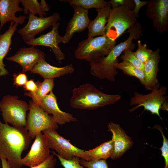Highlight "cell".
<instances>
[{
	"label": "cell",
	"mask_w": 168,
	"mask_h": 168,
	"mask_svg": "<svg viewBox=\"0 0 168 168\" xmlns=\"http://www.w3.org/2000/svg\"><path fill=\"white\" fill-rule=\"evenodd\" d=\"M31 140L26 127H15L0 120V160L6 159L11 168H21L22 153L29 147Z\"/></svg>",
	"instance_id": "cell-1"
},
{
	"label": "cell",
	"mask_w": 168,
	"mask_h": 168,
	"mask_svg": "<svg viewBox=\"0 0 168 168\" xmlns=\"http://www.w3.org/2000/svg\"><path fill=\"white\" fill-rule=\"evenodd\" d=\"M142 26L137 22L126 32L129 33L128 39L117 45H115L106 56L90 62V71L91 74L100 79H107L111 82L115 81V77L118 72L114 68L118 63V57L127 49L132 50L135 47L133 40L139 39L142 35Z\"/></svg>",
	"instance_id": "cell-2"
},
{
	"label": "cell",
	"mask_w": 168,
	"mask_h": 168,
	"mask_svg": "<svg viewBox=\"0 0 168 168\" xmlns=\"http://www.w3.org/2000/svg\"><path fill=\"white\" fill-rule=\"evenodd\" d=\"M72 93L69 100L71 107L80 109H97L114 104L121 98L119 95L104 93L90 83L75 87L72 91Z\"/></svg>",
	"instance_id": "cell-3"
},
{
	"label": "cell",
	"mask_w": 168,
	"mask_h": 168,
	"mask_svg": "<svg viewBox=\"0 0 168 168\" xmlns=\"http://www.w3.org/2000/svg\"><path fill=\"white\" fill-rule=\"evenodd\" d=\"M106 35L88 37L80 42L74 54L78 59L91 62L107 56L116 45Z\"/></svg>",
	"instance_id": "cell-4"
},
{
	"label": "cell",
	"mask_w": 168,
	"mask_h": 168,
	"mask_svg": "<svg viewBox=\"0 0 168 168\" xmlns=\"http://www.w3.org/2000/svg\"><path fill=\"white\" fill-rule=\"evenodd\" d=\"M133 11L125 6L112 8L105 28L106 35L115 41L127 30L137 22Z\"/></svg>",
	"instance_id": "cell-5"
},
{
	"label": "cell",
	"mask_w": 168,
	"mask_h": 168,
	"mask_svg": "<svg viewBox=\"0 0 168 168\" xmlns=\"http://www.w3.org/2000/svg\"><path fill=\"white\" fill-rule=\"evenodd\" d=\"M16 96L7 95L0 101V110L5 123L16 128L26 127L27 111L29 104Z\"/></svg>",
	"instance_id": "cell-6"
},
{
	"label": "cell",
	"mask_w": 168,
	"mask_h": 168,
	"mask_svg": "<svg viewBox=\"0 0 168 168\" xmlns=\"http://www.w3.org/2000/svg\"><path fill=\"white\" fill-rule=\"evenodd\" d=\"M42 132L46 138L50 149L55 150L57 155L62 158L69 160L73 157H77L86 161H90L85 153V151L73 145L69 140L60 135L56 129L50 128Z\"/></svg>",
	"instance_id": "cell-7"
},
{
	"label": "cell",
	"mask_w": 168,
	"mask_h": 168,
	"mask_svg": "<svg viewBox=\"0 0 168 168\" xmlns=\"http://www.w3.org/2000/svg\"><path fill=\"white\" fill-rule=\"evenodd\" d=\"M167 88L165 86L160 87L159 83L154 86L150 93L143 95L138 92H135L131 98L130 105H135L129 111L132 112L138 108L143 106L144 111L147 110L152 114H155L162 119L159 110L162 104L167 100L165 96Z\"/></svg>",
	"instance_id": "cell-8"
},
{
	"label": "cell",
	"mask_w": 168,
	"mask_h": 168,
	"mask_svg": "<svg viewBox=\"0 0 168 168\" xmlns=\"http://www.w3.org/2000/svg\"><path fill=\"white\" fill-rule=\"evenodd\" d=\"M29 112L27 116L26 128L32 139L36 135L48 128H58V124L40 106L32 100L29 102Z\"/></svg>",
	"instance_id": "cell-9"
},
{
	"label": "cell",
	"mask_w": 168,
	"mask_h": 168,
	"mask_svg": "<svg viewBox=\"0 0 168 168\" xmlns=\"http://www.w3.org/2000/svg\"><path fill=\"white\" fill-rule=\"evenodd\" d=\"M28 20L27 24L17 31L26 43L35 39L36 35L58 22L61 18L58 12L43 17L29 14Z\"/></svg>",
	"instance_id": "cell-10"
},
{
	"label": "cell",
	"mask_w": 168,
	"mask_h": 168,
	"mask_svg": "<svg viewBox=\"0 0 168 168\" xmlns=\"http://www.w3.org/2000/svg\"><path fill=\"white\" fill-rule=\"evenodd\" d=\"M50 149L45 136L40 133L35 136L30 151L21 158L20 163L30 168L38 165L50 157Z\"/></svg>",
	"instance_id": "cell-11"
},
{
	"label": "cell",
	"mask_w": 168,
	"mask_h": 168,
	"mask_svg": "<svg viewBox=\"0 0 168 168\" xmlns=\"http://www.w3.org/2000/svg\"><path fill=\"white\" fill-rule=\"evenodd\" d=\"M146 15L153 22V26L159 33L168 31V0H150L147 4Z\"/></svg>",
	"instance_id": "cell-12"
},
{
	"label": "cell",
	"mask_w": 168,
	"mask_h": 168,
	"mask_svg": "<svg viewBox=\"0 0 168 168\" xmlns=\"http://www.w3.org/2000/svg\"><path fill=\"white\" fill-rule=\"evenodd\" d=\"M8 60L19 64L22 68V72L30 71L40 61L45 59V54L43 51L34 46H23L19 49L13 55L6 57Z\"/></svg>",
	"instance_id": "cell-13"
},
{
	"label": "cell",
	"mask_w": 168,
	"mask_h": 168,
	"mask_svg": "<svg viewBox=\"0 0 168 168\" xmlns=\"http://www.w3.org/2000/svg\"><path fill=\"white\" fill-rule=\"evenodd\" d=\"M59 23H56L52 26L49 32L35 38L26 44L34 47L39 45L50 47L57 61L61 63L62 61L65 58V55L59 46V44L62 42V36L59 34Z\"/></svg>",
	"instance_id": "cell-14"
},
{
	"label": "cell",
	"mask_w": 168,
	"mask_h": 168,
	"mask_svg": "<svg viewBox=\"0 0 168 168\" xmlns=\"http://www.w3.org/2000/svg\"><path fill=\"white\" fill-rule=\"evenodd\" d=\"M73 15L68 23L64 35L62 36V43L68 44L76 33L84 30L88 28L91 20L88 16V10L82 7L73 5Z\"/></svg>",
	"instance_id": "cell-15"
},
{
	"label": "cell",
	"mask_w": 168,
	"mask_h": 168,
	"mask_svg": "<svg viewBox=\"0 0 168 168\" xmlns=\"http://www.w3.org/2000/svg\"><path fill=\"white\" fill-rule=\"evenodd\" d=\"M107 127L112 133L113 142V150L110 158L118 159L131 147L133 142L118 124L111 122L108 123Z\"/></svg>",
	"instance_id": "cell-16"
},
{
	"label": "cell",
	"mask_w": 168,
	"mask_h": 168,
	"mask_svg": "<svg viewBox=\"0 0 168 168\" xmlns=\"http://www.w3.org/2000/svg\"><path fill=\"white\" fill-rule=\"evenodd\" d=\"M40 106L47 113L52 115L53 120L58 124L63 125L67 123L77 121L72 114L60 109L58 105L56 96L52 91L44 97Z\"/></svg>",
	"instance_id": "cell-17"
},
{
	"label": "cell",
	"mask_w": 168,
	"mask_h": 168,
	"mask_svg": "<svg viewBox=\"0 0 168 168\" xmlns=\"http://www.w3.org/2000/svg\"><path fill=\"white\" fill-rule=\"evenodd\" d=\"M20 3V0H0V31L8 21H13L20 25L24 22L27 16L15 15L16 12L23 11V8L19 6Z\"/></svg>",
	"instance_id": "cell-18"
},
{
	"label": "cell",
	"mask_w": 168,
	"mask_h": 168,
	"mask_svg": "<svg viewBox=\"0 0 168 168\" xmlns=\"http://www.w3.org/2000/svg\"><path fill=\"white\" fill-rule=\"evenodd\" d=\"M74 67L71 63L61 67L50 65L45 60H43L36 64L30 71L33 74H38L44 79H53L72 73Z\"/></svg>",
	"instance_id": "cell-19"
},
{
	"label": "cell",
	"mask_w": 168,
	"mask_h": 168,
	"mask_svg": "<svg viewBox=\"0 0 168 168\" xmlns=\"http://www.w3.org/2000/svg\"><path fill=\"white\" fill-rule=\"evenodd\" d=\"M160 52L159 48L153 51L149 59L144 63L143 71L145 78V87L147 90L152 91L158 83L157 77L159 70L158 64L161 58Z\"/></svg>",
	"instance_id": "cell-20"
},
{
	"label": "cell",
	"mask_w": 168,
	"mask_h": 168,
	"mask_svg": "<svg viewBox=\"0 0 168 168\" xmlns=\"http://www.w3.org/2000/svg\"><path fill=\"white\" fill-rule=\"evenodd\" d=\"M111 8V4L108 2V4L105 6L96 9L97 16L94 20L91 21L88 27V37L105 35V26Z\"/></svg>",
	"instance_id": "cell-21"
},
{
	"label": "cell",
	"mask_w": 168,
	"mask_h": 168,
	"mask_svg": "<svg viewBox=\"0 0 168 168\" xmlns=\"http://www.w3.org/2000/svg\"><path fill=\"white\" fill-rule=\"evenodd\" d=\"M19 24L11 21L7 30L2 34H0V77L7 75L9 72L5 68L3 59L8 52L12 43V37Z\"/></svg>",
	"instance_id": "cell-22"
},
{
	"label": "cell",
	"mask_w": 168,
	"mask_h": 168,
	"mask_svg": "<svg viewBox=\"0 0 168 168\" xmlns=\"http://www.w3.org/2000/svg\"><path fill=\"white\" fill-rule=\"evenodd\" d=\"M35 83L37 86L36 92L34 93L26 92L25 95L31 97L35 103L40 106L44 97L52 91L54 82L53 79H44L42 82L38 81Z\"/></svg>",
	"instance_id": "cell-23"
},
{
	"label": "cell",
	"mask_w": 168,
	"mask_h": 168,
	"mask_svg": "<svg viewBox=\"0 0 168 168\" xmlns=\"http://www.w3.org/2000/svg\"><path fill=\"white\" fill-rule=\"evenodd\" d=\"M113 150V142L111 140L104 142L95 148L85 151V153L90 161L106 160L110 157Z\"/></svg>",
	"instance_id": "cell-24"
},
{
	"label": "cell",
	"mask_w": 168,
	"mask_h": 168,
	"mask_svg": "<svg viewBox=\"0 0 168 168\" xmlns=\"http://www.w3.org/2000/svg\"><path fill=\"white\" fill-rule=\"evenodd\" d=\"M114 68L116 69H119L122 70L124 74L126 75L137 78L141 83L145 86V75L142 69L124 61L116 64Z\"/></svg>",
	"instance_id": "cell-25"
},
{
	"label": "cell",
	"mask_w": 168,
	"mask_h": 168,
	"mask_svg": "<svg viewBox=\"0 0 168 168\" xmlns=\"http://www.w3.org/2000/svg\"><path fill=\"white\" fill-rule=\"evenodd\" d=\"M59 1L68 2L71 6H79L87 10L91 8H100L105 6L108 3V1L104 0H66Z\"/></svg>",
	"instance_id": "cell-26"
},
{
	"label": "cell",
	"mask_w": 168,
	"mask_h": 168,
	"mask_svg": "<svg viewBox=\"0 0 168 168\" xmlns=\"http://www.w3.org/2000/svg\"><path fill=\"white\" fill-rule=\"evenodd\" d=\"M24 7L23 12L25 14L29 13L34 16L38 14L40 17H44L47 14L42 8L40 2L37 0H20Z\"/></svg>",
	"instance_id": "cell-27"
},
{
	"label": "cell",
	"mask_w": 168,
	"mask_h": 168,
	"mask_svg": "<svg viewBox=\"0 0 168 168\" xmlns=\"http://www.w3.org/2000/svg\"><path fill=\"white\" fill-rule=\"evenodd\" d=\"M132 50L129 48L125 49L124 51V54L120 57V58L123 61L127 62L143 70L144 64L136 57Z\"/></svg>",
	"instance_id": "cell-28"
},
{
	"label": "cell",
	"mask_w": 168,
	"mask_h": 168,
	"mask_svg": "<svg viewBox=\"0 0 168 168\" xmlns=\"http://www.w3.org/2000/svg\"><path fill=\"white\" fill-rule=\"evenodd\" d=\"M138 48L136 51L134 52L136 57L144 64L149 59L153 51L147 48L146 44H142L141 41L137 42Z\"/></svg>",
	"instance_id": "cell-29"
},
{
	"label": "cell",
	"mask_w": 168,
	"mask_h": 168,
	"mask_svg": "<svg viewBox=\"0 0 168 168\" xmlns=\"http://www.w3.org/2000/svg\"><path fill=\"white\" fill-rule=\"evenodd\" d=\"M52 152L53 154L58 158L61 165L64 168H86L80 164V158L78 157H73L70 160H66L59 156L55 152L53 151Z\"/></svg>",
	"instance_id": "cell-30"
},
{
	"label": "cell",
	"mask_w": 168,
	"mask_h": 168,
	"mask_svg": "<svg viewBox=\"0 0 168 168\" xmlns=\"http://www.w3.org/2000/svg\"><path fill=\"white\" fill-rule=\"evenodd\" d=\"M154 127L160 131L162 136L163 144L160 149L161 151V155L164 159L165 165L164 168H168V140L165 137L161 126L156 125Z\"/></svg>",
	"instance_id": "cell-31"
},
{
	"label": "cell",
	"mask_w": 168,
	"mask_h": 168,
	"mask_svg": "<svg viewBox=\"0 0 168 168\" xmlns=\"http://www.w3.org/2000/svg\"><path fill=\"white\" fill-rule=\"evenodd\" d=\"M79 163L86 168H109L108 164L105 160L88 161L80 159Z\"/></svg>",
	"instance_id": "cell-32"
},
{
	"label": "cell",
	"mask_w": 168,
	"mask_h": 168,
	"mask_svg": "<svg viewBox=\"0 0 168 168\" xmlns=\"http://www.w3.org/2000/svg\"><path fill=\"white\" fill-rule=\"evenodd\" d=\"M108 2L111 4L112 8L123 6L128 7L132 11L134 8L133 0H111Z\"/></svg>",
	"instance_id": "cell-33"
},
{
	"label": "cell",
	"mask_w": 168,
	"mask_h": 168,
	"mask_svg": "<svg viewBox=\"0 0 168 168\" xmlns=\"http://www.w3.org/2000/svg\"><path fill=\"white\" fill-rule=\"evenodd\" d=\"M13 77V85L16 87L23 86L28 81L27 77L25 73H14Z\"/></svg>",
	"instance_id": "cell-34"
},
{
	"label": "cell",
	"mask_w": 168,
	"mask_h": 168,
	"mask_svg": "<svg viewBox=\"0 0 168 168\" xmlns=\"http://www.w3.org/2000/svg\"><path fill=\"white\" fill-rule=\"evenodd\" d=\"M56 163V157L52 154L47 160L41 164L31 168H55Z\"/></svg>",
	"instance_id": "cell-35"
},
{
	"label": "cell",
	"mask_w": 168,
	"mask_h": 168,
	"mask_svg": "<svg viewBox=\"0 0 168 168\" xmlns=\"http://www.w3.org/2000/svg\"><path fill=\"white\" fill-rule=\"evenodd\" d=\"M23 88L25 91H29L31 93H34L37 90V86L35 82L33 79L27 81L23 86Z\"/></svg>",
	"instance_id": "cell-36"
},
{
	"label": "cell",
	"mask_w": 168,
	"mask_h": 168,
	"mask_svg": "<svg viewBox=\"0 0 168 168\" xmlns=\"http://www.w3.org/2000/svg\"><path fill=\"white\" fill-rule=\"evenodd\" d=\"M135 4L134 8L133 11L135 15L137 18L139 16L138 12L140 9L142 7L147 5L148 1H141L140 0H133Z\"/></svg>",
	"instance_id": "cell-37"
},
{
	"label": "cell",
	"mask_w": 168,
	"mask_h": 168,
	"mask_svg": "<svg viewBox=\"0 0 168 168\" xmlns=\"http://www.w3.org/2000/svg\"><path fill=\"white\" fill-rule=\"evenodd\" d=\"M43 11L46 12L49 10V7L44 0H41L40 2Z\"/></svg>",
	"instance_id": "cell-38"
},
{
	"label": "cell",
	"mask_w": 168,
	"mask_h": 168,
	"mask_svg": "<svg viewBox=\"0 0 168 168\" xmlns=\"http://www.w3.org/2000/svg\"><path fill=\"white\" fill-rule=\"evenodd\" d=\"M1 160L2 168H11L10 165L6 159L2 158L1 159Z\"/></svg>",
	"instance_id": "cell-39"
},
{
	"label": "cell",
	"mask_w": 168,
	"mask_h": 168,
	"mask_svg": "<svg viewBox=\"0 0 168 168\" xmlns=\"http://www.w3.org/2000/svg\"><path fill=\"white\" fill-rule=\"evenodd\" d=\"M168 109V101L166 100L164 103L162 104L161 107V109L167 110Z\"/></svg>",
	"instance_id": "cell-40"
}]
</instances>
